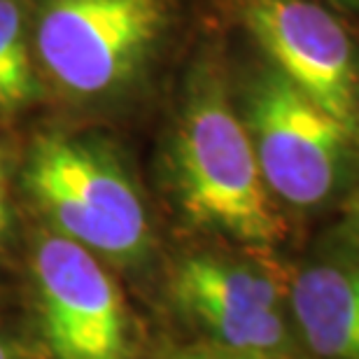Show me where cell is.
Returning <instances> with one entry per match:
<instances>
[{"instance_id": "obj_11", "label": "cell", "mask_w": 359, "mask_h": 359, "mask_svg": "<svg viewBox=\"0 0 359 359\" xmlns=\"http://www.w3.org/2000/svg\"><path fill=\"white\" fill-rule=\"evenodd\" d=\"M10 229V182H7V166L0 154V238Z\"/></svg>"}, {"instance_id": "obj_12", "label": "cell", "mask_w": 359, "mask_h": 359, "mask_svg": "<svg viewBox=\"0 0 359 359\" xmlns=\"http://www.w3.org/2000/svg\"><path fill=\"white\" fill-rule=\"evenodd\" d=\"M180 359H255V357H245L238 353H229V350H210V353H194V355H184Z\"/></svg>"}, {"instance_id": "obj_4", "label": "cell", "mask_w": 359, "mask_h": 359, "mask_svg": "<svg viewBox=\"0 0 359 359\" xmlns=\"http://www.w3.org/2000/svg\"><path fill=\"white\" fill-rule=\"evenodd\" d=\"M168 19V0H42L38 61L68 96H110L142 73Z\"/></svg>"}, {"instance_id": "obj_8", "label": "cell", "mask_w": 359, "mask_h": 359, "mask_svg": "<svg viewBox=\"0 0 359 359\" xmlns=\"http://www.w3.org/2000/svg\"><path fill=\"white\" fill-rule=\"evenodd\" d=\"M299 339L318 359H359V257H320L287 283Z\"/></svg>"}, {"instance_id": "obj_2", "label": "cell", "mask_w": 359, "mask_h": 359, "mask_svg": "<svg viewBox=\"0 0 359 359\" xmlns=\"http://www.w3.org/2000/svg\"><path fill=\"white\" fill-rule=\"evenodd\" d=\"M259 170L280 208L320 212L350 194L359 170V133L264 63L238 107Z\"/></svg>"}, {"instance_id": "obj_1", "label": "cell", "mask_w": 359, "mask_h": 359, "mask_svg": "<svg viewBox=\"0 0 359 359\" xmlns=\"http://www.w3.org/2000/svg\"><path fill=\"white\" fill-rule=\"evenodd\" d=\"M168 180L194 226L248 248H276L287 233L238 107L212 66L191 77L168 145Z\"/></svg>"}, {"instance_id": "obj_3", "label": "cell", "mask_w": 359, "mask_h": 359, "mask_svg": "<svg viewBox=\"0 0 359 359\" xmlns=\"http://www.w3.org/2000/svg\"><path fill=\"white\" fill-rule=\"evenodd\" d=\"M24 184L56 233L96 257L135 264L152 250V224L138 187L100 142L42 135L28 152Z\"/></svg>"}, {"instance_id": "obj_6", "label": "cell", "mask_w": 359, "mask_h": 359, "mask_svg": "<svg viewBox=\"0 0 359 359\" xmlns=\"http://www.w3.org/2000/svg\"><path fill=\"white\" fill-rule=\"evenodd\" d=\"M241 19L266 63L359 133V45L322 0H243Z\"/></svg>"}, {"instance_id": "obj_9", "label": "cell", "mask_w": 359, "mask_h": 359, "mask_svg": "<svg viewBox=\"0 0 359 359\" xmlns=\"http://www.w3.org/2000/svg\"><path fill=\"white\" fill-rule=\"evenodd\" d=\"M38 91L21 0H0V112L21 110Z\"/></svg>"}, {"instance_id": "obj_5", "label": "cell", "mask_w": 359, "mask_h": 359, "mask_svg": "<svg viewBox=\"0 0 359 359\" xmlns=\"http://www.w3.org/2000/svg\"><path fill=\"white\" fill-rule=\"evenodd\" d=\"M40 329L54 359H133L124 294L98 257L61 233H42L33 255Z\"/></svg>"}, {"instance_id": "obj_10", "label": "cell", "mask_w": 359, "mask_h": 359, "mask_svg": "<svg viewBox=\"0 0 359 359\" xmlns=\"http://www.w3.org/2000/svg\"><path fill=\"white\" fill-rule=\"evenodd\" d=\"M346 231L359 245V182L346 196Z\"/></svg>"}, {"instance_id": "obj_13", "label": "cell", "mask_w": 359, "mask_h": 359, "mask_svg": "<svg viewBox=\"0 0 359 359\" xmlns=\"http://www.w3.org/2000/svg\"><path fill=\"white\" fill-rule=\"evenodd\" d=\"M325 5H329L332 10L341 12H359V0H322Z\"/></svg>"}, {"instance_id": "obj_14", "label": "cell", "mask_w": 359, "mask_h": 359, "mask_svg": "<svg viewBox=\"0 0 359 359\" xmlns=\"http://www.w3.org/2000/svg\"><path fill=\"white\" fill-rule=\"evenodd\" d=\"M0 359H21L19 350L14 348L10 341H5L3 336H0Z\"/></svg>"}, {"instance_id": "obj_7", "label": "cell", "mask_w": 359, "mask_h": 359, "mask_svg": "<svg viewBox=\"0 0 359 359\" xmlns=\"http://www.w3.org/2000/svg\"><path fill=\"white\" fill-rule=\"evenodd\" d=\"M177 306L222 350L280 359L294 348L287 287L259 269L217 255H191L173 273Z\"/></svg>"}]
</instances>
